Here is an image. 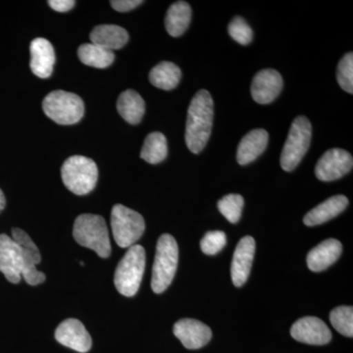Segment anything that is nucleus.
Returning a JSON list of instances; mask_svg holds the SVG:
<instances>
[{
    "instance_id": "1",
    "label": "nucleus",
    "mask_w": 353,
    "mask_h": 353,
    "mask_svg": "<svg viewBox=\"0 0 353 353\" xmlns=\"http://www.w3.org/2000/svg\"><path fill=\"white\" fill-rule=\"evenodd\" d=\"M214 117V103L208 90H201L190 101L185 126V143L192 153H199L205 148Z\"/></svg>"
},
{
    "instance_id": "2",
    "label": "nucleus",
    "mask_w": 353,
    "mask_h": 353,
    "mask_svg": "<svg viewBox=\"0 0 353 353\" xmlns=\"http://www.w3.org/2000/svg\"><path fill=\"white\" fill-rule=\"evenodd\" d=\"M73 236L79 245L97 252L101 259L111 254V243L105 220L99 215L78 216L74 224Z\"/></svg>"
},
{
    "instance_id": "3",
    "label": "nucleus",
    "mask_w": 353,
    "mask_h": 353,
    "mask_svg": "<svg viewBox=\"0 0 353 353\" xmlns=\"http://www.w3.org/2000/svg\"><path fill=\"white\" fill-rule=\"evenodd\" d=\"M179 261V248L171 234H164L157 241L152 267V289L162 294L173 282Z\"/></svg>"
},
{
    "instance_id": "4",
    "label": "nucleus",
    "mask_w": 353,
    "mask_h": 353,
    "mask_svg": "<svg viewBox=\"0 0 353 353\" xmlns=\"http://www.w3.org/2000/svg\"><path fill=\"white\" fill-rule=\"evenodd\" d=\"M61 176L70 192L77 196H85L94 190L99 180V169L90 158L74 155L65 160Z\"/></svg>"
},
{
    "instance_id": "5",
    "label": "nucleus",
    "mask_w": 353,
    "mask_h": 353,
    "mask_svg": "<svg viewBox=\"0 0 353 353\" xmlns=\"http://www.w3.org/2000/svg\"><path fill=\"white\" fill-rule=\"evenodd\" d=\"M145 269V248L139 245L129 248L118 264L114 276V284L118 292L125 296H134L141 287Z\"/></svg>"
},
{
    "instance_id": "6",
    "label": "nucleus",
    "mask_w": 353,
    "mask_h": 353,
    "mask_svg": "<svg viewBox=\"0 0 353 353\" xmlns=\"http://www.w3.org/2000/svg\"><path fill=\"white\" fill-rule=\"evenodd\" d=\"M46 115L59 125H73L82 119L85 104L79 95L65 90H53L43 101Z\"/></svg>"
},
{
    "instance_id": "7",
    "label": "nucleus",
    "mask_w": 353,
    "mask_h": 353,
    "mask_svg": "<svg viewBox=\"0 0 353 353\" xmlns=\"http://www.w3.org/2000/svg\"><path fill=\"white\" fill-rule=\"evenodd\" d=\"M311 134L312 127L307 118L299 116L294 120L281 154L283 170H294L297 165L301 163L310 146Z\"/></svg>"
},
{
    "instance_id": "8",
    "label": "nucleus",
    "mask_w": 353,
    "mask_h": 353,
    "mask_svg": "<svg viewBox=\"0 0 353 353\" xmlns=\"http://www.w3.org/2000/svg\"><path fill=\"white\" fill-rule=\"evenodd\" d=\"M111 228L114 240L122 248H131L141 238L145 230L143 216L137 211L116 204L111 211Z\"/></svg>"
},
{
    "instance_id": "9",
    "label": "nucleus",
    "mask_w": 353,
    "mask_h": 353,
    "mask_svg": "<svg viewBox=\"0 0 353 353\" xmlns=\"http://www.w3.org/2000/svg\"><path fill=\"white\" fill-rule=\"evenodd\" d=\"M12 239L21 248L22 277L26 283L31 285L43 284L46 281V275L37 269V265L41 261L38 246L32 241L29 234L18 228H13Z\"/></svg>"
},
{
    "instance_id": "10",
    "label": "nucleus",
    "mask_w": 353,
    "mask_h": 353,
    "mask_svg": "<svg viewBox=\"0 0 353 353\" xmlns=\"http://www.w3.org/2000/svg\"><path fill=\"white\" fill-rule=\"evenodd\" d=\"M352 155L341 148H333L324 153L318 160L315 175L323 182L338 180L352 171Z\"/></svg>"
},
{
    "instance_id": "11",
    "label": "nucleus",
    "mask_w": 353,
    "mask_h": 353,
    "mask_svg": "<svg viewBox=\"0 0 353 353\" xmlns=\"http://www.w3.org/2000/svg\"><path fill=\"white\" fill-rule=\"evenodd\" d=\"M292 338L306 345H324L332 340L329 327L317 317H303L297 320L290 329Z\"/></svg>"
},
{
    "instance_id": "12",
    "label": "nucleus",
    "mask_w": 353,
    "mask_h": 353,
    "mask_svg": "<svg viewBox=\"0 0 353 353\" xmlns=\"http://www.w3.org/2000/svg\"><path fill=\"white\" fill-rule=\"evenodd\" d=\"M55 339L62 345L78 352H88L92 345V338L83 323L73 318L65 320L57 327Z\"/></svg>"
},
{
    "instance_id": "13",
    "label": "nucleus",
    "mask_w": 353,
    "mask_h": 353,
    "mask_svg": "<svg viewBox=\"0 0 353 353\" xmlns=\"http://www.w3.org/2000/svg\"><path fill=\"white\" fill-rule=\"evenodd\" d=\"M174 334L188 350H199L208 345L212 338V332L208 325L196 319L179 320L174 325Z\"/></svg>"
},
{
    "instance_id": "14",
    "label": "nucleus",
    "mask_w": 353,
    "mask_h": 353,
    "mask_svg": "<svg viewBox=\"0 0 353 353\" xmlns=\"http://www.w3.org/2000/svg\"><path fill=\"white\" fill-rule=\"evenodd\" d=\"M283 88V78L274 69L259 71L253 78L252 95L253 101L259 104H269L277 99Z\"/></svg>"
},
{
    "instance_id": "15",
    "label": "nucleus",
    "mask_w": 353,
    "mask_h": 353,
    "mask_svg": "<svg viewBox=\"0 0 353 353\" xmlns=\"http://www.w3.org/2000/svg\"><path fill=\"white\" fill-rule=\"evenodd\" d=\"M0 272L12 284H18L22 278L20 246L4 234H0Z\"/></svg>"
},
{
    "instance_id": "16",
    "label": "nucleus",
    "mask_w": 353,
    "mask_h": 353,
    "mask_svg": "<svg viewBox=\"0 0 353 353\" xmlns=\"http://www.w3.org/2000/svg\"><path fill=\"white\" fill-rule=\"evenodd\" d=\"M255 254V241L252 236H245L239 241L234 252L231 276L234 285L240 288L250 277Z\"/></svg>"
},
{
    "instance_id": "17",
    "label": "nucleus",
    "mask_w": 353,
    "mask_h": 353,
    "mask_svg": "<svg viewBox=\"0 0 353 353\" xmlns=\"http://www.w3.org/2000/svg\"><path fill=\"white\" fill-rule=\"evenodd\" d=\"M30 66L32 73L41 79L50 77L55 64V52L52 44L46 39H34L30 46Z\"/></svg>"
},
{
    "instance_id": "18",
    "label": "nucleus",
    "mask_w": 353,
    "mask_h": 353,
    "mask_svg": "<svg viewBox=\"0 0 353 353\" xmlns=\"http://www.w3.org/2000/svg\"><path fill=\"white\" fill-rule=\"evenodd\" d=\"M343 245L336 239H329L322 241L309 252L307 266L311 271L321 272L326 270L331 265L340 259Z\"/></svg>"
},
{
    "instance_id": "19",
    "label": "nucleus",
    "mask_w": 353,
    "mask_h": 353,
    "mask_svg": "<svg viewBox=\"0 0 353 353\" xmlns=\"http://www.w3.org/2000/svg\"><path fill=\"white\" fill-rule=\"evenodd\" d=\"M269 134L263 129L252 130L245 134L239 143L236 160L240 165H248L254 161L263 153L268 145Z\"/></svg>"
},
{
    "instance_id": "20",
    "label": "nucleus",
    "mask_w": 353,
    "mask_h": 353,
    "mask_svg": "<svg viewBox=\"0 0 353 353\" xmlns=\"http://www.w3.org/2000/svg\"><path fill=\"white\" fill-rule=\"evenodd\" d=\"M347 205L348 199L347 196L338 194V196L330 197L327 201H323L321 204L316 206L312 210L309 211L307 214L304 216V224L308 227H313L328 222V221L341 214L347 208Z\"/></svg>"
},
{
    "instance_id": "21",
    "label": "nucleus",
    "mask_w": 353,
    "mask_h": 353,
    "mask_svg": "<svg viewBox=\"0 0 353 353\" xmlns=\"http://www.w3.org/2000/svg\"><path fill=\"white\" fill-rule=\"evenodd\" d=\"M92 43L110 51L120 50L129 41V34L124 28L116 25H101L90 32Z\"/></svg>"
},
{
    "instance_id": "22",
    "label": "nucleus",
    "mask_w": 353,
    "mask_h": 353,
    "mask_svg": "<svg viewBox=\"0 0 353 353\" xmlns=\"http://www.w3.org/2000/svg\"><path fill=\"white\" fill-rule=\"evenodd\" d=\"M117 110L123 119L131 125H137L143 119L145 103L136 90H127L119 95Z\"/></svg>"
},
{
    "instance_id": "23",
    "label": "nucleus",
    "mask_w": 353,
    "mask_h": 353,
    "mask_svg": "<svg viewBox=\"0 0 353 353\" xmlns=\"http://www.w3.org/2000/svg\"><path fill=\"white\" fill-rule=\"evenodd\" d=\"M192 20V8L185 1H176L172 4L165 18L166 31L174 38L182 36L189 28Z\"/></svg>"
},
{
    "instance_id": "24",
    "label": "nucleus",
    "mask_w": 353,
    "mask_h": 353,
    "mask_svg": "<svg viewBox=\"0 0 353 353\" xmlns=\"http://www.w3.org/2000/svg\"><path fill=\"white\" fill-rule=\"evenodd\" d=\"M182 78V72L176 64L163 61L153 67L150 73V81L152 85L164 90L175 88Z\"/></svg>"
},
{
    "instance_id": "25",
    "label": "nucleus",
    "mask_w": 353,
    "mask_h": 353,
    "mask_svg": "<svg viewBox=\"0 0 353 353\" xmlns=\"http://www.w3.org/2000/svg\"><path fill=\"white\" fill-rule=\"evenodd\" d=\"M78 57L82 63L99 69L108 68L115 59L113 51L94 43L82 44L79 48Z\"/></svg>"
},
{
    "instance_id": "26",
    "label": "nucleus",
    "mask_w": 353,
    "mask_h": 353,
    "mask_svg": "<svg viewBox=\"0 0 353 353\" xmlns=\"http://www.w3.org/2000/svg\"><path fill=\"white\" fill-rule=\"evenodd\" d=\"M168 154L166 137L162 132H154L148 134L141 148V157L150 164L163 161Z\"/></svg>"
},
{
    "instance_id": "27",
    "label": "nucleus",
    "mask_w": 353,
    "mask_h": 353,
    "mask_svg": "<svg viewBox=\"0 0 353 353\" xmlns=\"http://www.w3.org/2000/svg\"><path fill=\"white\" fill-rule=\"evenodd\" d=\"M330 321L334 329L343 336H353L352 306H339L333 309L330 314Z\"/></svg>"
},
{
    "instance_id": "28",
    "label": "nucleus",
    "mask_w": 353,
    "mask_h": 353,
    "mask_svg": "<svg viewBox=\"0 0 353 353\" xmlns=\"http://www.w3.org/2000/svg\"><path fill=\"white\" fill-rule=\"evenodd\" d=\"M243 197L240 194H231L223 197L218 202V209L221 214L232 224H236L241 219V211H243Z\"/></svg>"
},
{
    "instance_id": "29",
    "label": "nucleus",
    "mask_w": 353,
    "mask_h": 353,
    "mask_svg": "<svg viewBox=\"0 0 353 353\" xmlns=\"http://www.w3.org/2000/svg\"><path fill=\"white\" fill-rule=\"evenodd\" d=\"M336 79L339 85L348 94H353V53L348 52L345 55L338 65Z\"/></svg>"
},
{
    "instance_id": "30",
    "label": "nucleus",
    "mask_w": 353,
    "mask_h": 353,
    "mask_svg": "<svg viewBox=\"0 0 353 353\" xmlns=\"http://www.w3.org/2000/svg\"><path fill=\"white\" fill-rule=\"evenodd\" d=\"M228 31H229L232 39H234L236 43L243 44V46H248V44L252 43L253 39L252 28L240 16H236L230 22Z\"/></svg>"
},
{
    "instance_id": "31",
    "label": "nucleus",
    "mask_w": 353,
    "mask_h": 353,
    "mask_svg": "<svg viewBox=\"0 0 353 353\" xmlns=\"http://www.w3.org/2000/svg\"><path fill=\"white\" fill-rule=\"evenodd\" d=\"M227 238L224 232H208L201 241V248L204 254L215 255L225 248Z\"/></svg>"
},
{
    "instance_id": "32",
    "label": "nucleus",
    "mask_w": 353,
    "mask_h": 353,
    "mask_svg": "<svg viewBox=\"0 0 353 353\" xmlns=\"http://www.w3.org/2000/svg\"><path fill=\"white\" fill-rule=\"evenodd\" d=\"M143 2L141 0H113L110 4L118 12H128L143 4Z\"/></svg>"
},
{
    "instance_id": "33",
    "label": "nucleus",
    "mask_w": 353,
    "mask_h": 353,
    "mask_svg": "<svg viewBox=\"0 0 353 353\" xmlns=\"http://www.w3.org/2000/svg\"><path fill=\"white\" fill-rule=\"evenodd\" d=\"M48 4L53 10L63 13L71 10L75 6L76 2L74 0H50Z\"/></svg>"
},
{
    "instance_id": "34",
    "label": "nucleus",
    "mask_w": 353,
    "mask_h": 353,
    "mask_svg": "<svg viewBox=\"0 0 353 353\" xmlns=\"http://www.w3.org/2000/svg\"><path fill=\"white\" fill-rule=\"evenodd\" d=\"M6 196H4L3 192L0 190V212L6 208Z\"/></svg>"
}]
</instances>
